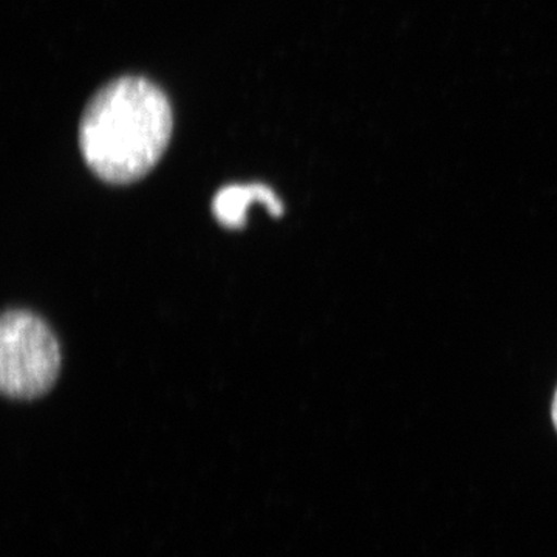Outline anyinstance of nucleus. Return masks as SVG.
I'll use <instances>...</instances> for the list:
<instances>
[{
    "instance_id": "nucleus-2",
    "label": "nucleus",
    "mask_w": 557,
    "mask_h": 557,
    "mask_svg": "<svg viewBox=\"0 0 557 557\" xmlns=\"http://www.w3.org/2000/svg\"><path fill=\"white\" fill-rule=\"evenodd\" d=\"M61 369L60 344L49 325L25 310H10L0 324V387L10 398L47 394Z\"/></svg>"
},
{
    "instance_id": "nucleus-1",
    "label": "nucleus",
    "mask_w": 557,
    "mask_h": 557,
    "mask_svg": "<svg viewBox=\"0 0 557 557\" xmlns=\"http://www.w3.org/2000/svg\"><path fill=\"white\" fill-rule=\"evenodd\" d=\"M172 134L166 95L149 79L126 76L94 95L79 123V148L97 177L137 182L161 159Z\"/></svg>"
},
{
    "instance_id": "nucleus-3",
    "label": "nucleus",
    "mask_w": 557,
    "mask_h": 557,
    "mask_svg": "<svg viewBox=\"0 0 557 557\" xmlns=\"http://www.w3.org/2000/svg\"><path fill=\"white\" fill-rule=\"evenodd\" d=\"M255 203H262L273 218H278L284 212V205L276 193L260 183L230 185L220 189L212 200V212L220 225L237 230L245 225L248 209Z\"/></svg>"
},
{
    "instance_id": "nucleus-4",
    "label": "nucleus",
    "mask_w": 557,
    "mask_h": 557,
    "mask_svg": "<svg viewBox=\"0 0 557 557\" xmlns=\"http://www.w3.org/2000/svg\"><path fill=\"white\" fill-rule=\"evenodd\" d=\"M553 421H555L556 429H557V394L555 397V401H553Z\"/></svg>"
}]
</instances>
